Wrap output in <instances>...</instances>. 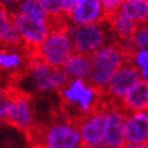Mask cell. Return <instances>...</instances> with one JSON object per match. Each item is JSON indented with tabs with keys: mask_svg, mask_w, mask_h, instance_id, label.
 Segmentation results:
<instances>
[{
	"mask_svg": "<svg viewBox=\"0 0 148 148\" xmlns=\"http://www.w3.org/2000/svg\"><path fill=\"white\" fill-rule=\"evenodd\" d=\"M68 26L69 21L65 17L51 19V31L36 51L34 56L52 68H63L68 59L75 53Z\"/></svg>",
	"mask_w": 148,
	"mask_h": 148,
	"instance_id": "1",
	"label": "cell"
},
{
	"mask_svg": "<svg viewBox=\"0 0 148 148\" xmlns=\"http://www.w3.org/2000/svg\"><path fill=\"white\" fill-rule=\"evenodd\" d=\"M60 97L64 107L76 109L77 122L107 104L104 94L83 79H69L60 90Z\"/></svg>",
	"mask_w": 148,
	"mask_h": 148,
	"instance_id": "2",
	"label": "cell"
},
{
	"mask_svg": "<svg viewBox=\"0 0 148 148\" xmlns=\"http://www.w3.org/2000/svg\"><path fill=\"white\" fill-rule=\"evenodd\" d=\"M29 133L38 148H82L83 142L77 121L65 119L56 121L40 129H31Z\"/></svg>",
	"mask_w": 148,
	"mask_h": 148,
	"instance_id": "3",
	"label": "cell"
},
{
	"mask_svg": "<svg viewBox=\"0 0 148 148\" xmlns=\"http://www.w3.org/2000/svg\"><path fill=\"white\" fill-rule=\"evenodd\" d=\"M26 69L29 70V75L34 88L43 92L60 91L69 82V77L63 69L47 65L34 55L29 56Z\"/></svg>",
	"mask_w": 148,
	"mask_h": 148,
	"instance_id": "4",
	"label": "cell"
},
{
	"mask_svg": "<svg viewBox=\"0 0 148 148\" xmlns=\"http://www.w3.org/2000/svg\"><path fill=\"white\" fill-rule=\"evenodd\" d=\"M68 32L71 38L75 52L91 56L96 50L107 42L106 20L90 25H71L69 24Z\"/></svg>",
	"mask_w": 148,
	"mask_h": 148,
	"instance_id": "5",
	"label": "cell"
},
{
	"mask_svg": "<svg viewBox=\"0 0 148 148\" xmlns=\"http://www.w3.org/2000/svg\"><path fill=\"white\" fill-rule=\"evenodd\" d=\"M12 14H13L14 25L20 36L23 47L25 49L29 56L34 55L51 31V20L33 19L17 12Z\"/></svg>",
	"mask_w": 148,
	"mask_h": 148,
	"instance_id": "6",
	"label": "cell"
},
{
	"mask_svg": "<svg viewBox=\"0 0 148 148\" xmlns=\"http://www.w3.org/2000/svg\"><path fill=\"white\" fill-rule=\"evenodd\" d=\"M4 121L29 133L33 128V110L30 97L24 92L8 89L4 108Z\"/></svg>",
	"mask_w": 148,
	"mask_h": 148,
	"instance_id": "7",
	"label": "cell"
},
{
	"mask_svg": "<svg viewBox=\"0 0 148 148\" xmlns=\"http://www.w3.org/2000/svg\"><path fill=\"white\" fill-rule=\"evenodd\" d=\"M141 81L140 71L132 62H127L120 66L110 77L104 90V97L108 103L120 104L125 96Z\"/></svg>",
	"mask_w": 148,
	"mask_h": 148,
	"instance_id": "8",
	"label": "cell"
},
{
	"mask_svg": "<svg viewBox=\"0 0 148 148\" xmlns=\"http://www.w3.org/2000/svg\"><path fill=\"white\" fill-rule=\"evenodd\" d=\"M130 53L119 43H106L90 57L94 71L103 72L112 76L125 63L130 60Z\"/></svg>",
	"mask_w": 148,
	"mask_h": 148,
	"instance_id": "9",
	"label": "cell"
},
{
	"mask_svg": "<svg viewBox=\"0 0 148 148\" xmlns=\"http://www.w3.org/2000/svg\"><path fill=\"white\" fill-rule=\"evenodd\" d=\"M77 125L83 145L92 146L103 143L107 125V104L97 109L96 112L82 117Z\"/></svg>",
	"mask_w": 148,
	"mask_h": 148,
	"instance_id": "10",
	"label": "cell"
},
{
	"mask_svg": "<svg viewBox=\"0 0 148 148\" xmlns=\"http://www.w3.org/2000/svg\"><path fill=\"white\" fill-rule=\"evenodd\" d=\"M127 113L120 104L107 102V125L103 145L108 148H121L126 143L125 121Z\"/></svg>",
	"mask_w": 148,
	"mask_h": 148,
	"instance_id": "11",
	"label": "cell"
},
{
	"mask_svg": "<svg viewBox=\"0 0 148 148\" xmlns=\"http://www.w3.org/2000/svg\"><path fill=\"white\" fill-rule=\"evenodd\" d=\"M106 20V13L101 0H79L75 11L68 17L71 25H90Z\"/></svg>",
	"mask_w": 148,
	"mask_h": 148,
	"instance_id": "12",
	"label": "cell"
},
{
	"mask_svg": "<svg viewBox=\"0 0 148 148\" xmlns=\"http://www.w3.org/2000/svg\"><path fill=\"white\" fill-rule=\"evenodd\" d=\"M125 140L126 143H148V110L126 115Z\"/></svg>",
	"mask_w": 148,
	"mask_h": 148,
	"instance_id": "13",
	"label": "cell"
},
{
	"mask_svg": "<svg viewBox=\"0 0 148 148\" xmlns=\"http://www.w3.org/2000/svg\"><path fill=\"white\" fill-rule=\"evenodd\" d=\"M0 47L24 49L13 21V14L3 5H0Z\"/></svg>",
	"mask_w": 148,
	"mask_h": 148,
	"instance_id": "14",
	"label": "cell"
},
{
	"mask_svg": "<svg viewBox=\"0 0 148 148\" xmlns=\"http://www.w3.org/2000/svg\"><path fill=\"white\" fill-rule=\"evenodd\" d=\"M121 108L128 113L147 112L148 110V83L140 81L135 87L125 96L120 103Z\"/></svg>",
	"mask_w": 148,
	"mask_h": 148,
	"instance_id": "15",
	"label": "cell"
},
{
	"mask_svg": "<svg viewBox=\"0 0 148 148\" xmlns=\"http://www.w3.org/2000/svg\"><path fill=\"white\" fill-rule=\"evenodd\" d=\"M62 69L66 73L69 79L89 81L94 66L90 56L75 52L68 59V62Z\"/></svg>",
	"mask_w": 148,
	"mask_h": 148,
	"instance_id": "16",
	"label": "cell"
},
{
	"mask_svg": "<svg viewBox=\"0 0 148 148\" xmlns=\"http://www.w3.org/2000/svg\"><path fill=\"white\" fill-rule=\"evenodd\" d=\"M106 23H107L109 30L116 36V38L121 43L130 40L139 27L138 24H135L134 21H132L130 19L125 17L120 11L112 16L107 17Z\"/></svg>",
	"mask_w": 148,
	"mask_h": 148,
	"instance_id": "17",
	"label": "cell"
},
{
	"mask_svg": "<svg viewBox=\"0 0 148 148\" xmlns=\"http://www.w3.org/2000/svg\"><path fill=\"white\" fill-rule=\"evenodd\" d=\"M120 12L138 25L148 24V0H126Z\"/></svg>",
	"mask_w": 148,
	"mask_h": 148,
	"instance_id": "18",
	"label": "cell"
},
{
	"mask_svg": "<svg viewBox=\"0 0 148 148\" xmlns=\"http://www.w3.org/2000/svg\"><path fill=\"white\" fill-rule=\"evenodd\" d=\"M20 50L21 49L0 47V70L13 72L20 70L25 63L27 64L29 58H24L23 52Z\"/></svg>",
	"mask_w": 148,
	"mask_h": 148,
	"instance_id": "19",
	"label": "cell"
},
{
	"mask_svg": "<svg viewBox=\"0 0 148 148\" xmlns=\"http://www.w3.org/2000/svg\"><path fill=\"white\" fill-rule=\"evenodd\" d=\"M17 13L38 20H51L44 8L36 0H20Z\"/></svg>",
	"mask_w": 148,
	"mask_h": 148,
	"instance_id": "20",
	"label": "cell"
},
{
	"mask_svg": "<svg viewBox=\"0 0 148 148\" xmlns=\"http://www.w3.org/2000/svg\"><path fill=\"white\" fill-rule=\"evenodd\" d=\"M128 47L134 53L135 51H147L148 50V24L139 25L133 38L127 42Z\"/></svg>",
	"mask_w": 148,
	"mask_h": 148,
	"instance_id": "21",
	"label": "cell"
},
{
	"mask_svg": "<svg viewBox=\"0 0 148 148\" xmlns=\"http://www.w3.org/2000/svg\"><path fill=\"white\" fill-rule=\"evenodd\" d=\"M130 62L140 71L141 79L148 83V50L135 51L130 57Z\"/></svg>",
	"mask_w": 148,
	"mask_h": 148,
	"instance_id": "22",
	"label": "cell"
},
{
	"mask_svg": "<svg viewBox=\"0 0 148 148\" xmlns=\"http://www.w3.org/2000/svg\"><path fill=\"white\" fill-rule=\"evenodd\" d=\"M36 1L44 8L50 19H59L64 17L60 8V0H36Z\"/></svg>",
	"mask_w": 148,
	"mask_h": 148,
	"instance_id": "23",
	"label": "cell"
},
{
	"mask_svg": "<svg viewBox=\"0 0 148 148\" xmlns=\"http://www.w3.org/2000/svg\"><path fill=\"white\" fill-rule=\"evenodd\" d=\"M125 1L126 0H101L104 13H106V18L119 12Z\"/></svg>",
	"mask_w": 148,
	"mask_h": 148,
	"instance_id": "24",
	"label": "cell"
},
{
	"mask_svg": "<svg viewBox=\"0 0 148 148\" xmlns=\"http://www.w3.org/2000/svg\"><path fill=\"white\" fill-rule=\"evenodd\" d=\"M79 0H60V8L63 16L68 19V17L72 13L75 8L77 7Z\"/></svg>",
	"mask_w": 148,
	"mask_h": 148,
	"instance_id": "25",
	"label": "cell"
},
{
	"mask_svg": "<svg viewBox=\"0 0 148 148\" xmlns=\"http://www.w3.org/2000/svg\"><path fill=\"white\" fill-rule=\"evenodd\" d=\"M8 95V89H5L4 87L0 85V121L4 120V108H5V102L7 100Z\"/></svg>",
	"mask_w": 148,
	"mask_h": 148,
	"instance_id": "26",
	"label": "cell"
},
{
	"mask_svg": "<svg viewBox=\"0 0 148 148\" xmlns=\"http://www.w3.org/2000/svg\"><path fill=\"white\" fill-rule=\"evenodd\" d=\"M121 148H148V143H125Z\"/></svg>",
	"mask_w": 148,
	"mask_h": 148,
	"instance_id": "27",
	"label": "cell"
},
{
	"mask_svg": "<svg viewBox=\"0 0 148 148\" xmlns=\"http://www.w3.org/2000/svg\"><path fill=\"white\" fill-rule=\"evenodd\" d=\"M82 148H108L107 146H104L103 143L101 145H92V146H87V145H83Z\"/></svg>",
	"mask_w": 148,
	"mask_h": 148,
	"instance_id": "28",
	"label": "cell"
},
{
	"mask_svg": "<svg viewBox=\"0 0 148 148\" xmlns=\"http://www.w3.org/2000/svg\"><path fill=\"white\" fill-rule=\"evenodd\" d=\"M34 148H38V147H36V146H34Z\"/></svg>",
	"mask_w": 148,
	"mask_h": 148,
	"instance_id": "29",
	"label": "cell"
}]
</instances>
